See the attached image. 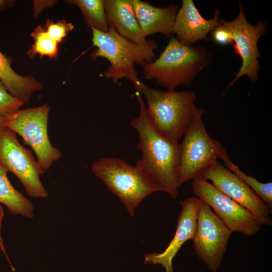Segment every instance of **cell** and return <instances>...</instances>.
<instances>
[{
	"instance_id": "obj_24",
	"label": "cell",
	"mask_w": 272,
	"mask_h": 272,
	"mask_svg": "<svg viewBox=\"0 0 272 272\" xmlns=\"http://www.w3.org/2000/svg\"><path fill=\"white\" fill-rule=\"evenodd\" d=\"M211 37L214 42L222 45L232 44L230 33L221 25L215 28L211 32Z\"/></svg>"
},
{
	"instance_id": "obj_8",
	"label": "cell",
	"mask_w": 272,
	"mask_h": 272,
	"mask_svg": "<svg viewBox=\"0 0 272 272\" xmlns=\"http://www.w3.org/2000/svg\"><path fill=\"white\" fill-rule=\"evenodd\" d=\"M0 164L19 179L29 196H48L40 178L45 171L31 151L20 143L17 133L7 127L0 132Z\"/></svg>"
},
{
	"instance_id": "obj_20",
	"label": "cell",
	"mask_w": 272,
	"mask_h": 272,
	"mask_svg": "<svg viewBox=\"0 0 272 272\" xmlns=\"http://www.w3.org/2000/svg\"><path fill=\"white\" fill-rule=\"evenodd\" d=\"M221 159L225 166L235 173L265 203L272 208V183H262L255 177L246 174L239 166L234 164L229 157L227 152Z\"/></svg>"
},
{
	"instance_id": "obj_6",
	"label": "cell",
	"mask_w": 272,
	"mask_h": 272,
	"mask_svg": "<svg viewBox=\"0 0 272 272\" xmlns=\"http://www.w3.org/2000/svg\"><path fill=\"white\" fill-rule=\"evenodd\" d=\"M206 112L203 108H198L181 143L179 144L178 187L200 176L211 163L221 159L226 152L221 143L207 132L202 120Z\"/></svg>"
},
{
	"instance_id": "obj_23",
	"label": "cell",
	"mask_w": 272,
	"mask_h": 272,
	"mask_svg": "<svg viewBox=\"0 0 272 272\" xmlns=\"http://www.w3.org/2000/svg\"><path fill=\"white\" fill-rule=\"evenodd\" d=\"M24 103L13 96L0 81V115L5 116L19 110Z\"/></svg>"
},
{
	"instance_id": "obj_14",
	"label": "cell",
	"mask_w": 272,
	"mask_h": 272,
	"mask_svg": "<svg viewBox=\"0 0 272 272\" xmlns=\"http://www.w3.org/2000/svg\"><path fill=\"white\" fill-rule=\"evenodd\" d=\"M220 11L216 9L213 19L202 17L192 0H183L176 14L173 33L182 44L192 45L199 40H209L208 34L221 23Z\"/></svg>"
},
{
	"instance_id": "obj_10",
	"label": "cell",
	"mask_w": 272,
	"mask_h": 272,
	"mask_svg": "<svg viewBox=\"0 0 272 272\" xmlns=\"http://www.w3.org/2000/svg\"><path fill=\"white\" fill-rule=\"evenodd\" d=\"M192 190L196 197L207 204L232 232L250 237L261 229V224L249 211L201 176L193 180Z\"/></svg>"
},
{
	"instance_id": "obj_18",
	"label": "cell",
	"mask_w": 272,
	"mask_h": 272,
	"mask_svg": "<svg viewBox=\"0 0 272 272\" xmlns=\"http://www.w3.org/2000/svg\"><path fill=\"white\" fill-rule=\"evenodd\" d=\"M8 171L0 164V204L7 207L9 213L31 219L34 217L31 201L13 186L9 180Z\"/></svg>"
},
{
	"instance_id": "obj_3",
	"label": "cell",
	"mask_w": 272,
	"mask_h": 272,
	"mask_svg": "<svg viewBox=\"0 0 272 272\" xmlns=\"http://www.w3.org/2000/svg\"><path fill=\"white\" fill-rule=\"evenodd\" d=\"M212 59L205 46L186 45L172 36L160 56L142 66L147 79H154L157 85L174 91L180 85H190Z\"/></svg>"
},
{
	"instance_id": "obj_12",
	"label": "cell",
	"mask_w": 272,
	"mask_h": 272,
	"mask_svg": "<svg viewBox=\"0 0 272 272\" xmlns=\"http://www.w3.org/2000/svg\"><path fill=\"white\" fill-rule=\"evenodd\" d=\"M201 176L219 190L249 211L261 224L272 225V208L246 184L218 160L211 163Z\"/></svg>"
},
{
	"instance_id": "obj_5",
	"label": "cell",
	"mask_w": 272,
	"mask_h": 272,
	"mask_svg": "<svg viewBox=\"0 0 272 272\" xmlns=\"http://www.w3.org/2000/svg\"><path fill=\"white\" fill-rule=\"evenodd\" d=\"M91 169L118 197L132 217L146 197L155 192H163L140 168L130 165L121 159L100 158L92 164Z\"/></svg>"
},
{
	"instance_id": "obj_17",
	"label": "cell",
	"mask_w": 272,
	"mask_h": 272,
	"mask_svg": "<svg viewBox=\"0 0 272 272\" xmlns=\"http://www.w3.org/2000/svg\"><path fill=\"white\" fill-rule=\"evenodd\" d=\"M11 59L0 49V81L8 91L24 104H28L32 95L40 91L43 85L31 76H22L12 67Z\"/></svg>"
},
{
	"instance_id": "obj_16",
	"label": "cell",
	"mask_w": 272,
	"mask_h": 272,
	"mask_svg": "<svg viewBox=\"0 0 272 272\" xmlns=\"http://www.w3.org/2000/svg\"><path fill=\"white\" fill-rule=\"evenodd\" d=\"M109 26L122 36L138 44L145 43L146 37L138 23L132 0H104Z\"/></svg>"
},
{
	"instance_id": "obj_11",
	"label": "cell",
	"mask_w": 272,
	"mask_h": 272,
	"mask_svg": "<svg viewBox=\"0 0 272 272\" xmlns=\"http://www.w3.org/2000/svg\"><path fill=\"white\" fill-rule=\"evenodd\" d=\"M221 25L229 31L235 53L242 60V64L234 79L230 82L226 90L231 87L240 77L246 75L254 82L258 80L260 67L258 58L260 57L257 42L267 31L266 23L260 21L255 25L250 24L244 14L241 3L237 17L231 21L222 20Z\"/></svg>"
},
{
	"instance_id": "obj_2",
	"label": "cell",
	"mask_w": 272,
	"mask_h": 272,
	"mask_svg": "<svg viewBox=\"0 0 272 272\" xmlns=\"http://www.w3.org/2000/svg\"><path fill=\"white\" fill-rule=\"evenodd\" d=\"M135 89L145 97L147 112L157 131L164 138L178 143L198 109L195 93L192 91H166L152 88L139 80L133 83Z\"/></svg>"
},
{
	"instance_id": "obj_28",
	"label": "cell",
	"mask_w": 272,
	"mask_h": 272,
	"mask_svg": "<svg viewBox=\"0 0 272 272\" xmlns=\"http://www.w3.org/2000/svg\"><path fill=\"white\" fill-rule=\"evenodd\" d=\"M6 127L4 124V116L0 115V132Z\"/></svg>"
},
{
	"instance_id": "obj_4",
	"label": "cell",
	"mask_w": 272,
	"mask_h": 272,
	"mask_svg": "<svg viewBox=\"0 0 272 272\" xmlns=\"http://www.w3.org/2000/svg\"><path fill=\"white\" fill-rule=\"evenodd\" d=\"M92 31L93 46L97 49L93 51L91 58L96 60L99 57L107 59L109 67L104 72L103 76L117 83L122 78H127L132 84L139 80L134 64L143 66L152 61L155 56L156 42L147 40L143 44H138L118 34L112 26L107 32L95 29Z\"/></svg>"
},
{
	"instance_id": "obj_1",
	"label": "cell",
	"mask_w": 272,
	"mask_h": 272,
	"mask_svg": "<svg viewBox=\"0 0 272 272\" xmlns=\"http://www.w3.org/2000/svg\"><path fill=\"white\" fill-rule=\"evenodd\" d=\"M135 95L140 106L139 115L130 124L138 133L137 148L142 157L136 166L140 168L172 198L178 194L179 143L162 137L155 129L147 112L145 103L138 92Z\"/></svg>"
},
{
	"instance_id": "obj_19",
	"label": "cell",
	"mask_w": 272,
	"mask_h": 272,
	"mask_svg": "<svg viewBox=\"0 0 272 272\" xmlns=\"http://www.w3.org/2000/svg\"><path fill=\"white\" fill-rule=\"evenodd\" d=\"M67 4L77 6L86 24L91 29L106 32L109 29L103 0H67Z\"/></svg>"
},
{
	"instance_id": "obj_25",
	"label": "cell",
	"mask_w": 272,
	"mask_h": 272,
	"mask_svg": "<svg viewBox=\"0 0 272 272\" xmlns=\"http://www.w3.org/2000/svg\"><path fill=\"white\" fill-rule=\"evenodd\" d=\"M56 1H33V13L35 17L38 16L45 8L53 6Z\"/></svg>"
},
{
	"instance_id": "obj_13",
	"label": "cell",
	"mask_w": 272,
	"mask_h": 272,
	"mask_svg": "<svg viewBox=\"0 0 272 272\" xmlns=\"http://www.w3.org/2000/svg\"><path fill=\"white\" fill-rule=\"evenodd\" d=\"M198 200L196 197H190L180 202L181 210L173 238L162 252L145 254V263L160 264L165 268V272H174L173 258L184 243L193 237L196 225Z\"/></svg>"
},
{
	"instance_id": "obj_26",
	"label": "cell",
	"mask_w": 272,
	"mask_h": 272,
	"mask_svg": "<svg viewBox=\"0 0 272 272\" xmlns=\"http://www.w3.org/2000/svg\"><path fill=\"white\" fill-rule=\"evenodd\" d=\"M4 217V210L2 206L0 204V248L2 251L4 252V254L5 255L10 264L12 265L10 262V260L9 258H8V256H7V254L6 253V249L5 248V247L3 244V240L2 239V235H1L2 224V221H3Z\"/></svg>"
},
{
	"instance_id": "obj_7",
	"label": "cell",
	"mask_w": 272,
	"mask_h": 272,
	"mask_svg": "<svg viewBox=\"0 0 272 272\" xmlns=\"http://www.w3.org/2000/svg\"><path fill=\"white\" fill-rule=\"evenodd\" d=\"M50 109L48 104L17 111L4 116L5 126L20 135L35 152L37 161L46 171L58 161L61 151L49 140L47 125Z\"/></svg>"
},
{
	"instance_id": "obj_15",
	"label": "cell",
	"mask_w": 272,
	"mask_h": 272,
	"mask_svg": "<svg viewBox=\"0 0 272 272\" xmlns=\"http://www.w3.org/2000/svg\"><path fill=\"white\" fill-rule=\"evenodd\" d=\"M132 4L138 23L146 37L157 33L169 38L172 36L178 10L176 5L160 8L140 0H132Z\"/></svg>"
},
{
	"instance_id": "obj_27",
	"label": "cell",
	"mask_w": 272,
	"mask_h": 272,
	"mask_svg": "<svg viewBox=\"0 0 272 272\" xmlns=\"http://www.w3.org/2000/svg\"><path fill=\"white\" fill-rule=\"evenodd\" d=\"M15 5L14 1L0 0V9H4L8 7H12Z\"/></svg>"
},
{
	"instance_id": "obj_22",
	"label": "cell",
	"mask_w": 272,
	"mask_h": 272,
	"mask_svg": "<svg viewBox=\"0 0 272 272\" xmlns=\"http://www.w3.org/2000/svg\"><path fill=\"white\" fill-rule=\"evenodd\" d=\"M43 27L49 36L59 44L74 29L73 24L64 18L56 22L48 19Z\"/></svg>"
},
{
	"instance_id": "obj_21",
	"label": "cell",
	"mask_w": 272,
	"mask_h": 272,
	"mask_svg": "<svg viewBox=\"0 0 272 272\" xmlns=\"http://www.w3.org/2000/svg\"><path fill=\"white\" fill-rule=\"evenodd\" d=\"M31 36L34 43L27 52L29 57L32 58L36 54H39L40 57L46 56L52 59L57 58L59 44L49 36L43 26L39 25L36 27Z\"/></svg>"
},
{
	"instance_id": "obj_9",
	"label": "cell",
	"mask_w": 272,
	"mask_h": 272,
	"mask_svg": "<svg viewBox=\"0 0 272 272\" xmlns=\"http://www.w3.org/2000/svg\"><path fill=\"white\" fill-rule=\"evenodd\" d=\"M232 233L211 208L199 199L192 240L196 255L212 271L219 268Z\"/></svg>"
}]
</instances>
